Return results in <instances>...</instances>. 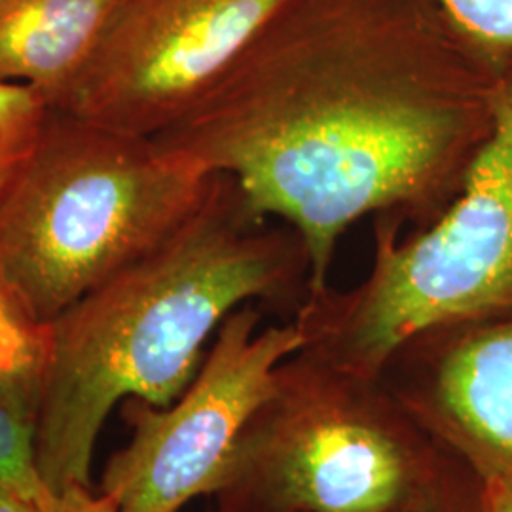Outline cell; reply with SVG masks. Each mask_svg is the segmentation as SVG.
<instances>
[{
	"label": "cell",
	"mask_w": 512,
	"mask_h": 512,
	"mask_svg": "<svg viewBox=\"0 0 512 512\" xmlns=\"http://www.w3.org/2000/svg\"><path fill=\"white\" fill-rule=\"evenodd\" d=\"M46 512H116L109 497L95 495L92 488L76 486L61 495H54L44 507Z\"/></svg>",
	"instance_id": "9a60e30c"
},
{
	"label": "cell",
	"mask_w": 512,
	"mask_h": 512,
	"mask_svg": "<svg viewBox=\"0 0 512 512\" xmlns=\"http://www.w3.org/2000/svg\"><path fill=\"white\" fill-rule=\"evenodd\" d=\"M213 175L154 139L52 110L0 202V277L46 323L173 234Z\"/></svg>",
	"instance_id": "3957f363"
},
{
	"label": "cell",
	"mask_w": 512,
	"mask_h": 512,
	"mask_svg": "<svg viewBox=\"0 0 512 512\" xmlns=\"http://www.w3.org/2000/svg\"><path fill=\"white\" fill-rule=\"evenodd\" d=\"M0 512H46L44 505L18 490L0 484Z\"/></svg>",
	"instance_id": "e0dca14e"
},
{
	"label": "cell",
	"mask_w": 512,
	"mask_h": 512,
	"mask_svg": "<svg viewBox=\"0 0 512 512\" xmlns=\"http://www.w3.org/2000/svg\"><path fill=\"white\" fill-rule=\"evenodd\" d=\"M380 380L480 480H512V313L416 334Z\"/></svg>",
	"instance_id": "ba28073f"
},
{
	"label": "cell",
	"mask_w": 512,
	"mask_h": 512,
	"mask_svg": "<svg viewBox=\"0 0 512 512\" xmlns=\"http://www.w3.org/2000/svg\"><path fill=\"white\" fill-rule=\"evenodd\" d=\"M118 0H2L0 84L37 90L55 109L88 63Z\"/></svg>",
	"instance_id": "9c48e42d"
},
{
	"label": "cell",
	"mask_w": 512,
	"mask_h": 512,
	"mask_svg": "<svg viewBox=\"0 0 512 512\" xmlns=\"http://www.w3.org/2000/svg\"><path fill=\"white\" fill-rule=\"evenodd\" d=\"M499 65L437 0H283L154 143L294 230L317 294L351 226L423 228L458 196L494 128Z\"/></svg>",
	"instance_id": "6da1fadb"
},
{
	"label": "cell",
	"mask_w": 512,
	"mask_h": 512,
	"mask_svg": "<svg viewBox=\"0 0 512 512\" xmlns=\"http://www.w3.org/2000/svg\"><path fill=\"white\" fill-rule=\"evenodd\" d=\"M283 0H118L52 110L154 139L194 109Z\"/></svg>",
	"instance_id": "52a82bcc"
},
{
	"label": "cell",
	"mask_w": 512,
	"mask_h": 512,
	"mask_svg": "<svg viewBox=\"0 0 512 512\" xmlns=\"http://www.w3.org/2000/svg\"><path fill=\"white\" fill-rule=\"evenodd\" d=\"M0 2H2V0H0Z\"/></svg>",
	"instance_id": "ac0fdd59"
},
{
	"label": "cell",
	"mask_w": 512,
	"mask_h": 512,
	"mask_svg": "<svg viewBox=\"0 0 512 512\" xmlns=\"http://www.w3.org/2000/svg\"><path fill=\"white\" fill-rule=\"evenodd\" d=\"M0 484L37 499L44 507L54 494L38 473L37 420L0 401Z\"/></svg>",
	"instance_id": "7c38bea8"
},
{
	"label": "cell",
	"mask_w": 512,
	"mask_h": 512,
	"mask_svg": "<svg viewBox=\"0 0 512 512\" xmlns=\"http://www.w3.org/2000/svg\"><path fill=\"white\" fill-rule=\"evenodd\" d=\"M52 107L33 88L0 84V202L31 158Z\"/></svg>",
	"instance_id": "8fae6325"
},
{
	"label": "cell",
	"mask_w": 512,
	"mask_h": 512,
	"mask_svg": "<svg viewBox=\"0 0 512 512\" xmlns=\"http://www.w3.org/2000/svg\"><path fill=\"white\" fill-rule=\"evenodd\" d=\"M482 512H512V480H482Z\"/></svg>",
	"instance_id": "2e32d148"
},
{
	"label": "cell",
	"mask_w": 512,
	"mask_h": 512,
	"mask_svg": "<svg viewBox=\"0 0 512 512\" xmlns=\"http://www.w3.org/2000/svg\"><path fill=\"white\" fill-rule=\"evenodd\" d=\"M374 219L370 272L346 291L310 294L293 317L311 353L380 378L425 330L512 313V54L499 65L494 128L458 196L414 232Z\"/></svg>",
	"instance_id": "5b68a950"
},
{
	"label": "cell",
	"mask_w": 512,
	"mask_h": 512,
	"mask_svg": "<svg viewBox=\"0 0 512 512\" xmlns=\"http://www.w3.org/2000/svg\"><path fill=\"white\" fill-rule=\"evenodd\" d=\"M310 256L289 226L258 217L226 175L167 238L82 296L54 327L37 418L38 473L61 495L92 488L93 456L116 406L175 403L230 313L264 302L296 315Z\"/></svg>",
	"instance_id": "7a4b0ae2"
},
{
	"label": "cell",
	"mask_w": 512,
	"mask_h": 512,
	"mask_svg": "<svg viewBox=\"0 0 512 512\" xmlns=\"http://www.w3.org/2000/svg\"><path fill=\"white\" fill-rule=\"evenodd\" d=\"M459 33L501 63L512 54V0H437Z\"/></svg>",
	"instance_id": "4fadbf2b"
},
{
	"label": "cell",
	"mask_w": 512,
	"mask_h": 512,
	"mask_svg": "<svg viewBox=\"0 0 512 512\" xmlns=\"http://www.w3.org/2000/svg\"><path fill=\"white\" fill-rule=\"evenodd\" d=\"M262 311L228 315L194 380L169 406L128 399L120 414L131 439L110 456L99 494L116 512H181L213 495L245 423L268 397L275 370L304 346L293 319L258 330Z\"/></svg>",
	"instance_id": "8992f818"
},
{
	"label": "cell",
	"mask_w": 512,
	"mask_h": 512,
	"mask_svg": "<svg viewBox=\"0 0 512 512\" xmlns=\"http://www.w3.org/2000/svg\"><path fill=\"white\" fill-rule=\"evenodd\" d=\"M54 359V327L0 277V401L37 420Z\"/></svg>",
	"instance_id": "30bf717a"
},
{
	"label": "cell",
	"mask_w": 512,
	"mask_h": 512,
	"mask_svg": "<svg viewBox=\"0 0 512 512\" xmlns=\"http://www.w3.org/2000/svg\"><path fill=\"white\" fill-rule=\"evenodd\" d=\"M467 469L380 378L300 348L277 366L213 497L219 512H401Z\"/></svg>",
	"instance_id": "277c9868"
},
{
	"label": "cell",
	"mask_w": 512,
	"mask_h": 512,
	"mask_svg": "<svg viewBox=\"0 0 512 512\" xmlns=\"http://www.w3.org/2000/svg\"><path fill=\"white\" fill-rule=\"evenodd\" d=\"M401 512H482V480L467 469L439 494Z\"/></svg>",
	"instance_id": "5bb4252c"
}]
</instances>
